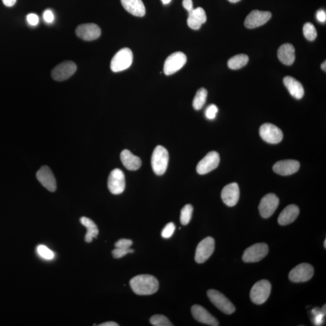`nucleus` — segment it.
Listing matches in <instances>:
<instances>
[{"label":"nucleus","instance_id":"6","mask_svg":"<svg viewBox=\"0 0 326 326\" xmlns=\"http://www.w3.org/2000/svg\"><path fill=\"white\" fill-rule=\"evenodd\" d=\"M268 246L264 243H259L248 247L243 254L242 259L247 263H254L262 260L268 253Z\"/></svg>","mask_w":326,"mask_h":326},{"label":"nucleus","instance_id":"47","mask_svg":"<svg viewBox=\"0 0 326 326\" xmlns=\"http://www.w3.org/2000/svg\"><path fill=\"white\" fill-rule=\"evenodd\" d=\"M229 1L231 3H236L241 1V0H229Z\"/></svg>","mask_w":326,"mask_h":326},{"label":"nucleus","instance_id":"3","mask_svg":"<svg viewBox=\"0 0 326 326\" xmlns=\"http://www.w3.org/2000/svg\"><path fill=\"white\" fill-rule=\"evenodd\" d=\"M133 61V54L131 49L124 48L114 56L111 62V69L113 72H122L130 68Z\"/></svg>","mask_w":326,"mask_h":326},{"label":"nucleus","instance_id":"46","mask_svg":"<svg viewBox=\"0 0 326 326\" xmlns=\"http://www.w3.org/2000/svg\"><path fill=\"white\" fill-rule=\"evenodd\" d=\"M321 313L322 314H323L324 316L325 315V305H324L323 307H322V308L321 309Z\"/></svg>","mask_w":326,"mask_h":326},{"label":"nucleus","instance_id":"22","mask_svg":"<svg viewBox=\"0 0 326 326\" xmlns=\"http://www.w3.org/2000/svg\"><path fill=\"white\" fill-rule=\"evenodd\" d=\"M300 213V209L295 205L287 206L278 218V223L281 226H287L296 220Z\"/></svg>","mask_w":326,"mask_h":326},{"label":"nucleus","instance_id":"1","mask_svg":"<svg viewBox=\"0 0 326 326\" xmlns=\"http://www.w3.org/2000/svg\"><path fill=\"white\" fill-rule=\"evenodd\" d=\"M130 287L135 294L139 295H150L156 293L159 282L155 277L147 275H138L130 281Z\"/></svg>","mask_w":326,"mask_h":326},{"label":"nucleus","instance_id":"48","mask_svg":"<svg viewBox=\"0 0 326 326\" xmlns=\"http://www.w3.org/2000/svg\"><path fill=\"white\" fill-rule=\"evenodd\" d=\"M324 248H326V240H325L324 242Z\"/></svg>","mask_w":326,"mask_h":326},{"label":"nucleus","instance_id":"37","mask_svg":"<svg viewBox=\"0 0 326 326\" xmlns=\"http://www.w3.org/2000/svg\"><path fill=\"white\" fill-rule=\"evenodd\" d=\"M132 244V241L130 239H122L119 240L115 244L116 248L129 249L130 248Z\"/></svg>","mask_w":326,"mask_h":326},{"label":"nucleus","instance_id":"31","mask_svg":"<svg viewBox=\"0 0 326 326\" xmlns=\"http://www.w3.org/2000/svg\"><path fill=\"white\" fill-rule=\"evenodd\" d=\"M303 34L304 37L310 41H314L316 36H317V32H316L315 27L310 23H307L304 24Z\"/></svg>","mask_w":326,"mask_h":326},{"label":"nucleus","instance_id":"44","mask_svg":"<svg viewBox=\"0 0 326 326\" xmlns=\"http://www.w3.org/2000/svg\"><path fill=\"white\" fill-rule=\"evenodd\" d=\"M321 69L322 70L324 71V72H325V70H326V62H325V61H324V62L321 64Z\"/></svg>","mask_w":326,"mask_h":326},{"label":"nucleus","instance_id":"19","mask_svg":"<svg viewBox=\"0 0 326 326\" xmlns=\"http://www.w3.org/2000/svg\"><path fill=\"white\" fill-rule=\"evenodd\" d=\"M300 167V164L298 161L286 159L277 162L273 166V171L282 176H288L296 173L299 170Z\"/></svg>","mask_w":326,"mask_h":326},{"label":"nucleus","instance_id":"17","mask_svg":"<svg viewBox=\"0 0 326 326\" xmlns=\"http://www.w3.org/2000/svg\"><path fill=\"white\" fill-rule=\"evenodd\" d=\"M240 190L238 184L233 183L224 187L221 192V198L224 204L229 207H234L239 201Z\"/></svg>","mask_w":326,"mask_h":326},{"label":"nucleus","instance_id":"28","mask_svg":"<svg viewBox=\"0 0 326 326\" xmlns=\"http://www.w3.org/2000/svg\"><path fill=\"white\" fill-rule=\"evenodd\" d=\"M249 58L247 55L241 54L236 55L228 61V67L232 70H238L247 65Z\"/></svg>","mask_w":326,"mask_h":326},{"label":"nucleus","instance_id":"42","mask_svg":"<svg viewBox=\"0 0 326 326\" xmlns=\"http://www.w3.org/2000/svg\"><path fill=\"white\" fill-rule=\"evenodd\" d=\"M3 4L7 7H12L17 2V0H2Z\"/></svg>","mask_w":326,"mask_h":326},{"label":"nucleus","instance_id":"11","mask_svg":"<svg viewBox=\"0 0 326 326\" xmlns=\"http://www.w3.org/2000/svg\"><path fill=\"white\" fill-rule=\"evenodd\" d=\"M77 67L72 61L64 62L55 67L51 72L52 78L57 81H64L72 76L76 72Z\"/></svg>","mask_w":326,"mask_h":326},{"label":"nucleus","instance_id":"29","mask_svg":"<svg viewBox=\"0 0 326 326\" xmlns=\"http://www.w3.org/2000/svg\"><path fill=\"white\" fill-rule=\"evenodd\" d=\"M207 97V91L205 88H200L197 91L193 101V106L195 110H200L204 106Z\"/></svg>","mask_w":326,"mask_h":326},{"label":"nucleus","instance_id":"33","mask_svg":"<svg viewBox=\"0 0 326 326\" xmlns=\"http://www.w3.org/2000/svg\"><path fill=\"white\" fill-rule=\"evenodd\" d=\"M37 253L43 259L47 260L53 259L55 256L53 252L44 245H39L37 247Z\"/></svg>","mask_w":326,"mask_h":326},{"label":"nucleus","instance_id":"34","mask_svg":"<svg viewBox=\"0 0 326 326\" xmlns=\"http://www.w3.org/2000/svg\"><path fill=\"white\" fill-rule=\"evenodd\" d=\"M175 230V226L173 223H170L167 224L162 230L161 236L163 238L169 239L171 238L174 235Z\"/></svg>","mask_w":326,"mask_h":326},{"label":"nucleus","instance_id":"24","mask_svg":"<svg viewBox=\"0 0 326 326\" xmlns=\"http://www.w3.org/2000/svg\"><path fill=\"white\" fill-rule=\"evenodd\" d=\"M278 58L281 62L285 65L291 66L295 60V48L291 44H285L280 47L278 50Z\"/></svg>","mask_w":326,"mask_h":326},{"label":"nucleus","instance_id":"4","mask_svg":"<svg viewBox=\"0 0 326 326\" xmlns=\"http://www.w3.org/2000/svg\"><path fill=\"white\" fill-rule=\"evenodd\" d=\"M271 292V285L266 280L257 282L252 288L250 297L252 301L256 304L265 303Z\"/></svg>","mask_w":326,"mask_h":326},{"label":"nucleus","instance_id":"45","mask_svg":"<svg viewBox=\"0 0 326 326\" xmlns=\"http://www.w3.org/2000/svg\"><path fill=\"white\" fill-rule=\"evenodd\" d=\"M163 4L168 5L169 3L171 2V0H161Z\"/></svg>","mask_w":326,"mask_h":326},{"label":"nucleus","instance_id":"30","mask_svg":"<svg viewBox=\"0 0 326 326\" xmlns=\"http://www.w3.org/2000/svg\"><path fill=\"white\" fill-rule=\"evenodd\" d=\"M193 208L192 205L187 204L184 206L181 211L180 221L183 226L189 224L192 219Z\"/></svg>","mask_w":326,"mask_h":326},{"label":"nucleus","instance_id":"2","mask_svg":"<svg viewBox=\"0 0 326 326\" xmlns=\"http://www.w3.org/2000/svg\"><path fill=\"white\" fill-rule=\"evenodd\" d=\"M169 153L162 146H158L153 150L151 165L154 173L158 176L164 174L167 170L169 162Z\"/></svg>","mask_w":326,"mask_h":326},{"label":"nucleus","instance_id":"26","mask_svg":"<svg viewBox=\"0 0 326 326\" xmlns=\"http://www.w3.org/2000/svg\"><path fill=\"white\" fill-rule=\"evenodd\" d=\"M284 82L292 96L297 99H301L303 97L304 90L303 85L297 80L291 76H287L284 78Z\"/></svg>","mask_w":326,"mask_h":326},{"label":"nucleus","instance_id":"40","mask_svg":"<svg viewBox=\"0 0 326 326\" xmlns=\"http://www.w3.org/2000/svg\"><path fill=\"white\" fill-rule=\"evenodd\" d=\"M316 19L319 22L324 23L326 20V14L325 12L323 10H319L317 12L316 15Z\"/></svg>","mask_w":326,"mask_h":326},{"label":"nucleus","instance_id":"21","mask_svg":"<svg viewBox=\"0 0 326 326\" xmlns=\"http://www.w3.org/2000/svg\"><path fill=\"white\" fill-rule=\"evenodd\" d=\"M207 21V15L202 8L193 9L189 12V17L187 19V24L190 28L193 30H199L203 24Z\"/></svg>","mask_w":326,"mask_h":326},{"label":"nucleus","instance_id":"39","mask_svg":"<svg viewBox=\"0 0 326 326\" xmlns=\"http://www.w3.org/2000/svg\"><path fill=\"white\" fill-rule=\"evenodd\" d=\"M43 18L46 23H51L54 21V15L50 10L45 11L43 14Z\"/></svg>","mask_w":326,"mask_h":326},{"label":"nucleus","instance_id":"5","mask_svg":"<svg viewBox=\"0 0 326 326\" xmlns=\"http://www.w3.org/2000/svg\"><path fill=\"white\" fill-rule=\"evenodd\" d=\"M207 296L211 302L221 311L227 315L232 314L235 312L236 308L233 304L225 295L220 292L214 290H210L207 292Z\"/></svg>","mask_w":326,"mask_h":326},{"label":"nucleus","instance_id":"35","mask_svg":"<svg viewBox=\"0 0 326 326\" xmlns=\"http://www.w3.org/2000/svg\"><path fill=\"white\" fill-rule=\"evenodd\" d=\"M134 253V250L131 248L124 249L116 248L115 250H114L112 252L113 257L116 258V259H120V258L124 257L129 253Z\"/></svg>","mask_w":326,"mask_h":326},{"label":"nucleus","instance_id":"43","mask_svg":"<svg viewBox=\"0 0 326 326\" xmlns=\"http://www.w3.org/2000/svg\"><path fill=\"white\" fill-rule=\"evenodd\" d=\"M100 326H118L119 324L116 323L115 322L113 321H108L106 322H103L102 324H100Z\"/></svg>","mask_w":326,"mask_h":326},{"label":"nucleus","instance_id":"32","mask_svg":"<svg viewBox=\"0 0 326 326\" xmlns=\"http://www.w3.org/2000/svg\"><path fill=\"white\" fill-rule=\"evenodd\" d=\"M150 322L154 326H172L173 325L166 316L162 315H155L150 319Z\"/></svg>","mask_w":326,"mask_h":326},{"label":"nucleus","instance_id":"27","mask_svg":"<svg viewBox=\"0 0 326 326\" xmlns=\"http://www.w3.org/2000/svg\"><path fill=\"white\" fill-rule=\"evenodd\" d=\"M80 221H81L82 225L87 229V232L85 235V241L88 243L91 242L93 238H96L98 235V230L97 226L93 221L88 218L82 217Z\"/></svg>","mask_w":326,"mask_h":326},{"label":"nucleus","instance_id":"25","mask_svg":"<svg viewBox=\"0 0 326 326\" xmlns=\"http://www.w3.org/2000/svg\"><path fill=\"white\" fill-rule=\"evenodd\" d=\"M123 165L130 171H137L141 166V160L139 157L132 153L130 150L125 149L121 154Z\"/></svg>","mask_w":326,"mask_h":326},{"label":"nucleus","instance_id":"15","mask_svg":"<svg viewBox=\"0 0 326 326\" xmlns=\"http://www.w3.org/2000/svg\"><path fill=\"white\" fill-rule=\"evenodd\" d=\"M272 17L269 12L255 10L250 12L245 20V26L248 29H255L264 25Z\"/></svg>","mask_w":326,"mask_h":326},{"label":"nucleus","instance_id":"9","mask_svg":"<svg viewBox=\"0 0 326 326\" xmlns=\"http://www.w3.org/2000/svg\"><path fill=\"white\" fill-rule=\"evenodd\" d=\"M125 177L124 172L119 169H115L111 172L107 181V187L114 195L121 194L125 189Z\"/></svg>","mask_w":326,"mask_h":326},{"label":"nucleus","instance_id":"36","mask_svg":"<svg viewBox=\"0 0 326 326\" xmlns=\"http://www.w3.org/2000/svg\"><path fill=\"white\" fill-rule=\"evenodd\" d=\"M218 112V107L215 104H210L205 110V117L209 120H213L216 118Z\"/></svg>","mask_w":326,"mask_h":326},{"label":"nucleus","instance_id":"14","mask_svg":"<svg viewBox=\"0 0 326 326\" xmlns=\"http://www.w3.org/2000/svg\"><path fill=\"white\" fill-rule=\"evenodd\" d=\"M279 205V199L274 193H269L261 199L259 206L261 216L269 218L275 213Z\"/></svg>","mask_w":326,"mask_h":326},{"label":"nucleus","instance_id":"18","mask_svg":"<svg viewBox=\"0 0 326 326\" xmlns=\"http://www.w3.org/2000/svg\"><path fill=\"white\" fill-rule=\"evenodd\" d=\"M37 179L48 191L53 192L57 190L56 180L50 168L43 166L36 174Z\"/></svg>","mask_w":326,"mask_h":326},{"label":"nucleus","instance_id":"8","mask_svg":"<svg viewBox=\"0 0 326 326\" xmlns=\"http://www.w3.org/2000/svg\"><path fill=\"white\" fill-rule=\"evenodd\" d=\"M187 62L186 55L178 51L172 54L166 59L164 66L166 75H171L179 71Z\"/></svg>","mask_w":326,"mask_h":326},{"label":"nucleus","instance_id":"41","mask_svg":"<svg viewBox=\"0 0 326 326\" xmlns=\"http://www.w3.org/2000/svg\"><path fill=\"white\" fill-rule=\"evenodd\" d=\"M183 5L187 12H191L193 9L192 0H183Z\"/></svg>","mask_w":326,"mask_h":326},{"label":"nucleus","instance_id":"20","mask_svg":"<svg viewBox=\"0 0 326 326\" xmlns=\"http://www.w3.org/2000/svg\"><path fill=\"white\" fill-rule=\"evenodd\" d=\"M191 311L193 317L201 323L211 326L219 325L217 319L202 306L196 304L192 306Z\"/></svg>","mask_w":326,"mask_h":326},{"label":"nucleus","instance_id":"12","mask_svg":"<svg viewBox=\"0 0 326 326\" xmlns=\"http://www.w3.org/2000/svg\"><path fill=\"white\" fill-rule=\"evenodd\" d=\"M260 135L264 141L270 144L279 143L284 138V134L281 129L270 124L261 126Z\"/></svg>","mask_w":326,"mask_h":326},{"label":"nucleus","instance_id":"10","mask_svg":"<svg viewBox=\"0 0 326 326\" xmlns=\"http://www.w3.org/2000/svg\"><path fill=\"white\" fill-rule=\"evenodd\" d=\"M314 269L311 264L301 263L295 266L289 275L290 281L295 283L305 282L311 279Z\"/></svg>","mask_w":326,"mask_h":326},{"label":"nucleus","instance_id":"13","mask_svg":"<svg viewBox=\"0 0 326 326\" xmlns=\"http://www.w3.org/2000/svg\"><path fill=\"white\" fill-rule=\"evenodd\" d=\"M220 162L219 153L214 151L209 152L198 162L196 171L199 175L207 174L217 168Z\"/></svg>","mask_w":326,"mask_h":326},{"label":"nucleus","instance_id":"23","mask_svg":"<svg viewBox=\"0 0 326 326\" xmlns=\"http://www.w3.org/2000/svg\"><path fill=\"white\" fill-rule=\"evenodd\" d=\"M123 7L134 16L142 17L146 14L145 6L141 0H121Z\"/></svg>","mask_w":326,"mask_h":326},{"label":"nucleus","instance_id":"38","mask_svg":"<svg viewBox=\"0 0 326 326\" xmlns=\"http://www.w3.org/2000/svg\"><path fill=\"white\" fill-rule=\"evenodd\" d=\"M27 22L31 26H36L39 23V17L35 14H30L27 16Z\"/></svg>","mask_w":326,"mask_h":326},{"label":"nucleus","instance_id":"7","mask_svg":"<svg viewBox=\"0 0 326 326\" xmlns=\"http://www.w3.org/2000/svg\"><path fill=\"white\" fill-rule=\"evenodd\" d=\"M215 248L214 239L211 237L203 239L197 246L195 259L198 263H203L213 254Z\"/></svg>","mask_w":326,"mask_h":326},{"label":"nucleus","instance_id":"16","mask_svg":"<svg viewBox=\"0 0 326 326\" xmlns=\"http://www.w3.org/2000/svg\"><path fill=\"white\" fill-rule=\"evenodd\" d=\"M76 35L85 41H93L99 38L101 30L97 24L88 23L81 24L77 27Z\"/></svg>","mask_w":326,"mask_h":326}]
</instances>
